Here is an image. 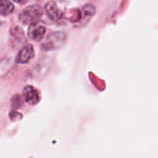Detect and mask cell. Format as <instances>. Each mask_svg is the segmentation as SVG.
I'll use <instances>...</instances> for the list:
<instances>
[{
  "label": "cell",
  "mask_w": 158,
  "mask_h": 158,
  "mask_svg": "<svg viewBox=\"0 0 158 158\" xmlns=\"http://www.w3.org/2000/svg\"><path fill=\"white\" fill-rule=\"evenodd\" d=\"M1 25H2V21L0 20V26H1Z\"/></svg>",
  "instance_id": "8fae6325"
},
{
  "label": "cell",
  "mask_w": 158,
  "mask_h": 158,
  "mask_svg": "<svg viewBox=\"0 0 158 158\" xmlns=\"http://www.w3.org/2000/svg\"><path fill=\"white\" fill-rule=\"evenodd\" d=\"M43 11L40 6H30L22 10V12L19 14V20L24 24H30L32 25L34 23H37V21L42 17Z\"/></svg>",
  "instance_id": "6da1fadb"
},
{
  "label": "cell",
  "mask_w": 158,
  "mask_h": 158,
  "mask_svg": "<svg viewBox=\"0 0 158 158\" xmlns=\"http://www.w3.org/2000/svg\"><path fill=\"white\" fill-rule=\"evenodd\" d=\"M33 56H34L33 47L31 44H28L22 47L21 50L19 52L16 57V61L17 63H19V64H25V63H28L33 57Z\"/></svg>",
  "instance_id": "277c9868"
},
{
  "label": "cell",
  "mask_w": 158,
  "mask_h": 158,
  "mask_svg": "<svg viewBox=\"0 0 158 158\" xmlns=\"http://www.w3.org/2000/svg\"><path fill=\"white\" fill-rule=\"evenodd\" d=\"M45 11H46L47 15L49 16V18L55 21L59 20L62 18V13L60 12V10L58 9L56 5L53 2H48L45 5Z\"/></svg>",
  "instance_id": "ba28073f"
},
{
  "label": "cell",
  "mask_w": 158,
  "mask_h": 158,
  "mask_svg": "<svg viewBox=\"0 0 158 158\" xmlns=\"http://www.w3.org/2000/svg\"><path fill=\"white\" fill-rule=\"evenodd\" d=\"M67 36L64 32H54L48 36L45 42L43 44V49L54 50L61 47L66 42Z\"/></svg>",
  "instance_id": "7a4b0ae2"
},
{
  "label": "cell",
  "mask_w": 158,
  "mask_h": 158,
  "mask_svg": "<svg viewBox=\"0 0 158 158\" xmlns=\"http://www.w3.org/2000/svg\"><path fill=\"white\" fill-rule=\"evenodd\" d=\"M14 10V5L7 0H0V15L6 16L12 13Z\"/></svg>",
  "instance_id": "9c48e42d"
},
{
  "label": "cell",
  "mask_w": 158,
  "mask_h": 158,
  "mask_svg": "<svg viewBox=\"0 0 158 158\" xmlns=\"http://www.w3.org/2000/svg\"><path fill=\"white\" fill-rule=\"evenodd\" d=\"M45 31H46L45 27L37 22V23H34V24L30 26L29 31H28V34L32 40L40 41L43 39L44 35L45 34Z\"/></svg>",
  "instance_id": "5b68a950"
},
{
  "label": "cell",
  "mask_w": 158,
  "mask_h": 158,
  "mask_svg": "<svg viewBox=\"0 0 158 158\" xmlns=\"http://www.w3.org/2000/svg\"><path fill=\"white\" fill-rule=\"evenodd\" d=\"M23 96L25 101L30 104V105H36L39 100H40V96L38 92L36 91V89H34V87L32 86H26L23 90Z\"/></svg>",
  "instance_id": "8992f818"
},
{
  "label": "cell",
  "mask_w": 158,
  "mask_h": 158,
  "mask_svg": "<svg viewBox=\"0 0 158 158\" xmlns=\"http://www.w3.org/2000/svg\"><path fill=\"white\" fill-rule=\"evenodd\" d=\"M95 14V8L93 5H85L82 9H81V16H80V19L78 20L79 22V27H82L84 25H86L90 20L91 19L94 17V15Z\"/></svg>",
  "instance_id": "3957f363"
},
{
  "label": "cell",
  "mask_w": 158,
  "mask_h": 158,
  "mask_svg": "<svg viewBox=\"0 0 158 158\" xmlns=\"http://www.w3.org/2000/svg\"><path fill=\"white\" fill-rule=\"evenodd\" d=\"M10 41L13 44H15V47L19 46L21 43H23L25 41L24 33L20 30L19 27L15 26V27L11 28V30H10Z\"/></svg>",
  "instance_id": "52a82bcc"
},
{
  "label": "cell",
  "mask_w": 158,
  "mask_h": 158,
  "mask_svg": "<svg viewBox=\"0 0 158 158\" xmlns=\"http://www.w3.org/2000/svg\"><path fill=\"white\" fill-rule=\"evenodd\" d=\"M16 116H18L19 118H22V115H21V114H19V113H18V112H16V111H12L11 114H10L11 120H17Z\"/></svg>",
  "instance_id": "30bf717a"
}]
</instances>
